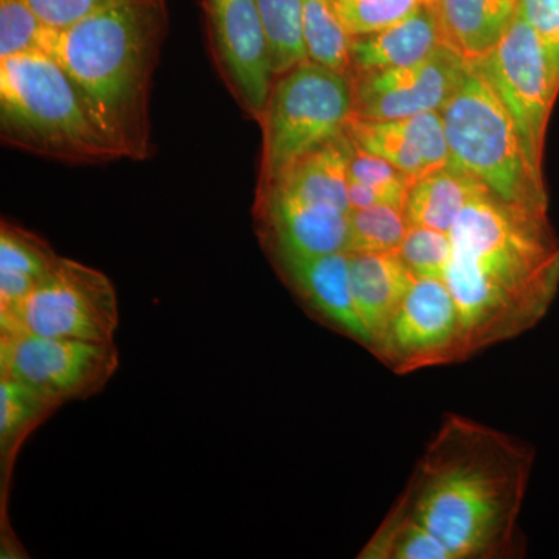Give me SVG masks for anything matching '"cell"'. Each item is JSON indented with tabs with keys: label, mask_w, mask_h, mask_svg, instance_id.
Returning <instances> with one entry per match:
<instances>
[{
	"label": "cell",
	"mask_w": 559,
	"mask_h": 559,
	"mask_svg": "<svg viewBox=\"0 0 559 559\" xmlns=\"http://www.w3.org/2000/svg\"><path fill=\"white\" fill-rule=\"evenodd\" d=\"M532 448L476 419L448 414L396 503L450 550L452 559L518 558Z\"/></svg>",
	"instance_id": "obj_1"
},
{
	"label": "cell",
	"mask_w": 559,
	"mask_h": 559,
	"mask_svg": "<svg viewBox=\"0 0 559 559\" xmlns=\"http://www.w3.org/2000/svg\"><path fill=\"white\" fill-rule=\"evenodd\" d=\"M450 237L443 280L457 304L466 359L546 318L559 289V241L549 216L488 191L466 205Z\"/></svg>",
	"instance_id": "obj_2"
},
{
	"label": "cell",
	"mask_w": 559,
	"mask_h": 559,
	"mask_svg": "<svg viewBox=\"0 0 559 559\" xmlns=\"http://www.w3.org/2000/svg\"><path fill=\"white\" fill-rule=\"evenodd\" d=\"M168 33L167 0H123L62 31L43 50L64 70L120 159L151 156L150 95Z\"/></svg>",
	"instance_id": "obj_3"
},
{
	"label": "cell",
	"mask_w": 559,
	"mask_h": 559,
	"mask_svg": "<svg viewBox=\"0 0 559 559\" xmlns=\"http://www.w3.org/2000/svg\"><path fill=\"white\" fill-rule=\"evenodd\" d=\"M0 138L72 165L120 159L64 70L44 50L0 60Z\"/></svg>",
	"instance_id": "obj_4"
},
{
	"label": "cell",
	"mask_w": 559,
	"mask_h": 559,
	"mask_svg": "<svg viewBox=\"0 0 559 559\" xmlns=\"http://www.w3.org/2000/svg\"><path fill=\"white\" fill-rule=\"evenodd\" d=\"M451 160L500 200L547 215L543 168L530 157L513 117L476 62L440 110Z\"/></svg>",
	"instance_id": "obj_5"
},
{
	"label": "cell",
	"mask_w": 559,
	"mask_h": 559,
	"mask_svg": "<svg viewBox=\"0 0 559 559\" xmlns=\"http://www.w3.org/2000/svg\"><path fill=\"white\" fill-rule=\"evenodd\" d=\"M353 116L347 73L307 60L274 81L261 116V187L282 178L301 157L345 132Z\"/></svg>",
	"instance_id": "obj_6"
},
{
	"label": "cell",
	"mask_w": 559,
	"mask_h": 559,
	"mask_svg": "<svg viewBox=\"0 0 559 559\" xmlns=\"http://www.w3.org/2000/svg\"><path fill=\"white\" fill-rule=\"evenodd\" d=\"M119 297L108 275L61 257L27 299L0 312V333L114 342Z\"/></svg>",
	"instance_id": "obj_7"
},
{
	"label": "cell",
	"mask_w": 559,
	"mask_h": 559,
	"mask_svg": "<svg viewBox=\"0 0 559 559\" xmlns=\"http://www.w3.org/2000/svg\"><path fill=\"white\" fill-rule=\"evenodd\" d=\"M119 366L116 342L0 333V377L24 382L60 407L100 393Z\"/></svg>",
	"instance_id": "obj_8"
},
{
	"label": "cell",
	"mask_w": 559,
	"mask_h": 559,
	"mask_svg": "<svg viewBox=\"0 0 559 559\" xmlns=\"http://www.w3.org/2000/svg\"><path fill=\"white\" fill-rule=\"evenodd\" d=\"M476 64L509 109L530 157L543 168L547 123L559 80L538 35L520 13L498 46Z\"/></svg>",
	"instance_id": "obj_9"
},
{
	"label": "cell",
	"mask_w": 559,
	"mask_h": 559,
	"mask_svg": "<svg viewBox=\"0 0 559 559\" xmlns=\"http://www.w3.org/2000/svg\"><path fill=\"white\" fill-rule=\"evenodd\" d=\"M370 353L395 374L466 360L457 304L444 280L415 278Z\"/></svg>",
	"instance_id": "obj_10"
},
{
	"label": "cell",
	"mask_w": 559,
	"mask_h": 559,
	"mask_svg": "<svg viewBox=\"0 0 559 559\" xmlns=\"http://www.w3.org/2000/svg\"><path fill=\"white\" fill-rule=\"evenodd\" d=\"M221 79L240 108L260 120L274 86V64L257 0H201Z\"/></svg>",
	"instance_id": "obj_11"
},
{
	"label": "cell",
	"mask_w": 559,
	"mask_h": 559,
	"mask_svg": "<svg viewBox=\"0 0 559 559\" xmlns=\"http://www.w3.org/2000/svg\"><path fill=\"white\" fill-rule=\"evenodd\" d=\"M469 62L441 44L425 60L382 72L355 76L353 116L404 119L443 109L462 83Z\"/></svg>",
	"instance_id": "obj_12"
},
{
	"label": "cell",
	"mask_w": 559,
	"mask_h": 559,
	"mask_svg": "<svg viewBox=\"0 0 559 559\" xmlns=\"http://www.w3.org/2000/svg\"><path fill=\"white\" fill-rule=\"evenodd\" d=\"M271 260L312 318L369 349L370 336L360 322L349 286L348 252L277 253Z\"/></svg>",
	"instance_id": "obj_13"
},
{
	"label": "cell",
	"mask_w": 559,
	"mask_h": 559,
	"mask_svg": "<svg viewBox=\"0 0 559 559\" xmlns=\"http://www.w3.org/2000/svg\"><path fill=\"white\" fill-rule=\"evenodd\" d=\"M345 134L355 148L390 162L412 182L451 162L439 110L389 120L352 116L345 124Z\"/></svg>",
	"instance_id": "obj_14"
},
{
	"label": "cell",
	"mask_w": 559,
	"mask_h": 559,
	"mask_svg": "<svg viewBox=\"0 0 559 559\" xmlns=\"http://www.w3.org/2000/svg\"><path fill=\"white\" fill-rule=\"evenodd\" d=\"M443 44L436 7L421 2L403 21L349 38V79L425 60Z\"/></svg>",
	"instance_id": "obj_15"
},
{
	"label": "cell",
	"mask_w": 559,
	"mask_h": 559,
	"mask_svg": "<svg viewBox=\"0 0 559 559\" xmlns=\"http://www.w3.org/2000/svg\"><path fill=\"white\" fill-rule=\"evenodd\" d=\"M349 286L370 352L415 282L399 252H348Z\"/></svg>",
	"instance_id": "obj_16"
},
{
	"label": "cell",
	"mask_w": 559,
	"mask_h": 559,
	"mask_svg": "<svg viewBox=\"0 0 559 559\" xmlns=\"http://www.w3.org/2000/svg\"><path fill=\"white\" fill-rule=\"evenodd\" d=\"M444 46L477 62L500 43L520 16L521 0H437Z\"/></svg>",
	"instance_id": "obj_17"
},
{
	"label": "cell",
	"mask_w": 559,
	"mask_h": 559,
	"mask_svg": "<svg viewBox=\"0 0 559 559\" xmlns=\"http://www.w3.org/2000/svg\"><path fill=\"white\" fill-rule=\"evenodd\" d=\"M489 189L455 162L412 183L404 213L411 226L450 234L471 201Z\"/></svg>",
	"instance_id": "obj_18"
},
{
	"label": "cell",
	"mask_w": 559,
	"mask_h": 559,
	"mask_svg": "<svg viewBox=\"0 0 559 559\" xmlns=\"http://www.w3.org/2000/svg\"><path fill=\"white\" fill-rule=\"evenodd\" d=\"M60 259L38 235L3 219L0 224V312L27 299Z\"/></svg>",
	"instance_id": "obj_19"
},
{
	"label": "cell",
	"mask_w": 559,
	"mask_h": 559,
	"mask_svg": "<svg viewBox=\"0 0 559 559\" xmlns=\"http://www.w3.org/2000/svg\"><path fill=\"white\" fill-rule=\"evenodd\" d=\"M58 407L57 403L24 382L0 377V516H5V499L9 498L11 471L17 452L33 430L43 425Z\"/></svg>",
	"instance_id": "obj_20"
},
{
	"label": "cell",
	"mask_w": 559,
	"mask_h": 559,
	"mask_svg": "<svg viewBox=\"0 0 559 559\" xmlns=\"http://www.w3.org/2000/svg\"><path fill=\"white\" fill-rule=\"evenodd\" d=\"M358 558L452 559L444 544L396 502Z\"/></svg>",
	"instance_id": "obj_21"
},
{
	"label": "cell",
	"mask_w": 559,
	"mask_h": 559,
	"mask_svg": "<svg viewBox=\"0 0 559 559\" xmlns=\"http://www.w3.org/2000/svg\"><path fill=\"white\" fill-rule=\"evenodd\" d=\"M270 40L275 75L310 60L301 0H257Z\"/></svg>",
	"instance_id": "obj_22"
},
{
	"label": "cell",
	"mask_w": 559,
	"mask_h": 559,
	"mask_svg": "<svg viewBox=\"0 0 559 559\" xmlns=\"http://www.w3.org/2000/svg\"><path fill=\"white\" fill-rule=\"evenodd\" d=\"M409 227L404 210L393 205L352 210L347 252H399Z\"/></svg>",
	"instance_id": "obj_23"
},
{
	"label": "cell",
	"mask_w": 559,
	"mask_h": 559,
	"mask_svg": "<svg viewBox=\"0 0 559 559\" xmlns=\"http://www.w3.org/2000/svg\"><path fill=\"white\" fill-rule=\"evenodd\" d=\"M301 5L311 60L348 75L349 36L337 21L330 0H301Z\"/></svg>",
	"instance_id": "obj_24"
},
{
	"label": "cell",
	"mask_w": 559,
	"mask_h": 559,
	"mask_svg": "<svg viewBox=\"0 0 559 559\" xmlns=\"http://www.w3.org/2000/svg\"><path fill=\"white\" fill-rule=\"evenodd\" d=\"M337 21L349 38L384 31L403 21L421 0H330Z\"/></svg>",
	"instance_id": "obj_25"
},
{
	"label": "cell",
	"mask_w": 559,
	"mask_h": 559,
	"mask_svg": "<svg viewBox=\"0 0 559 559\" xmlns=\"http://www.w3.org/2000/svg\"><path fill=\"white\" fill-rule=\"evenodd\" d=\"M47 28L27 0H0V60L43 50Z\"/></svg>",
	"instance_id": "obj_26"
},
{
	"label": "cell",
	"mask_w": 559,
	"mask_h": 559,
	"mask_svg": "<svg viewBox=\"0 0 559 559\" xmlns=\"http://www.w3.org/2000/svg\"><path fill=\"white\" fill-rule=\"evenodd\" d=\"M399 253L415 277L443 280L452 255L450 234L411 226Z\"/></svg>",
	"instance_id": "obj_27"
},
{
	"label": "cell",
	"mask_w": 559,
	"mask_h": 559,
	"mask_svg": "<svg viewBox=\"0 0 559 559\" xmlns=\"http://www.w3.org/2000/svg\"><path fill=\"white\" fill-rule=\"evenodd\" d=\"M348 178L366 183L370 189L377 191L384 204L403 210L412 183H414L395 165L358 148L353 151Z\"/></svg>",
	"instance_id": "obj_28"
},
{
	"label": "cell",
	"mask_w": 559,
	"mask_h": 559,
	"mask_svg": "<svg viewBox=\"0 0 559 559\" xmlns=\"http://www.w3.org/2000/svg\"><path fill=\"white\" fill-rule=\"evenodd\" d=\"M123 0H27L39 20L53 31H62L76 22L117 5Z\"/></svg>",
	"instance_id": "obj_29"
},
{
	"label": "cell",
	"mask_w": 559,
	"mask_h": 559,
	"mask_svg": "<svg viewBox=\"0 0 559 559\" xmlns=\"http://www.w3.org/2000/svg\"><path fill=\"white\" fill-rule=\"evenodd\" d=\"M520 13L546 47L559 80V0H521Z\"/></svg>",
	"instance_id": "obj_30"
},
{
	"label": "cell",
	"mask_w": 559,
	"mask_h": 559,
	"mask_svg": "<svg viewBox=\"0 0 559 559\" xmlns=\"http://www.w3.org/2000/svg\"><path fill=\"white\" fill-rule=\"evenodd\" d=\"M348 200L352 210L369 209L374 205H388L381 200L380 194L370 189L366 183L348 178Z\"/></svg>",
	"instance_id": "obj_31"
},
{
	"label": "cell",
	"mask_w": 559,
	"mask_h": 559,
	"mask_svg": "<svg viewBox=\"0 0 559 559\" xmlns=\"http://www.w3.org/2000/svg\"><path fill=\"white\" fill-rule=\"evenodd\" d=\"M421 2L429 3V5H436L437 0H421Z\"/></svg>",
	"instance_id": "obj_32"
}]
</instances>
